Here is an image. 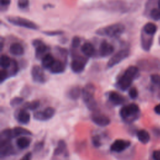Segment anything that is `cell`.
Wrapping results in <instances>:
<instances>
[{"label":"cell","mask_w":160,"mask_h":160,"mask_svg":"<svg viewBox=\"0 0 160 160\" xmlns=\"http://www.w3.org/2000/svg\"><path fill=\"white\" fill-rule=\"evenodd\" d=\"M154 111L156 114L160 115V104L156 105L154 108Z\"/></svg>","instance_id":"cell-43"},{"label":"cell","mask_w":160,"mask_h":160,"mask_svg":"<svg viewBox=\"0 0 160 160\" xmlns=\"http://www.w3.org/2000/svg\"><path fill=\"white\" fill-rule=\"evenodd\" d=\"M137 137L139 141L143 144L148 143L150 139V136L149 133L143 129L140 130L137 132Z\"/></svg>","instance_id":"cell-25"},{"label":"cell","mask_w":160,"mask_h":160,"mask_svg":"<svg viewBox=\"0 0 160 160\" xmlns=\"http://www.w3.org/2000/svg\"><path fill=\"white\" fill-rule=\"evenodd\" d=\"M152 158L154 160H160V151H154L152 153Z\"/></svg>","instance_id":"cell-40"},{"label":"cell","mask_w":160,"mask_h":160,"mask_svg":"<svg viewBox=\"0 0 160 160\" xmlns=\"http://www.w3.org/2000/svg\"><path fill=\"white\" fill-rule=\"evenodd\" d=\"M138 92L137 89L135 88H132L129 89V96L131 99H136L138 97Z\"/></svg>","instance_id":"cell-35"},{"label":"cell","mask_w":160,"mask_h":160,"mask_svg":"<svg viewBox=\"0 0 160 160\" xmlns=\"http://www.w3.org/2000/svg\"><path fill=\"white\" fill-rule=\"evenodd\" d=\"M129 54V50L128 49H124L119 51L117 53H116L114 56L111 57V58L108 61L107 66L109 68H111L113 66L118 64L122 61L128 57Z\"/></svg>","instance_id":"cell-6"},{"label":"cell","mask_w":160,"mask_h":160,"mask_svg":"<svg viewBox=\"0 0 160 160\" xmlns=\"http://www.w3.org/2000/svg\"><path fill=\"white\" fill-rule=\"evenodd\" d=\"M24 99L22 98L21 97H15L14 98H12L11 101H10V105L12 107L18 106L19 104H21L22 102H23Z\"/></svg>","instance_id":"cell-31"},{"label":"cell","mask_w":160,"mask_h":160,"mask_svg":"<svg viewBox=\"0 0 160 160\" xmlns=\"http://www.w3.org/2000/svg\"><path fill=\"white\" fill-rule=\"evenodd\" d=\"M158 8L160 9V0L158 1Z\"/></svg>","instance_id":"cell-45"},{"label":"cell","mask_w":160,"mask_h":160,"mask_svg":"<svg viewBox=\"0 0 160 160\" xmlns=\"http://www.w3.org/2000/svg\"><path fill=\"white\" fill-rule=\"evenodd\" d=\"M9 51L14 56H21L24 54V48L19 43H13L10 46Z\"/></svg>","instance_id":"cell-19"},{"label":"cell","mask_w":160,"mask_h":160,"mask_svg":"<svg viewBox=\"0 0 160 160\" xmlns=\"http://www.w3.org/2000/svg\"><path fill=\"white\" fill-rule=\"evenodd\" d=\"M44 144V141H39V142H36L34 146V151L35 152L40 151L43 148Z\"/></svg>","instance_id":"cell-37"},{"label":"cell","mask_w":160,"mask_h":160,"mask_svg":"<svg viewBox=\"0 0 160 160\" xmlns=\"http://www.w3.org/2000/svg\"><path fill=\"white\" fill-rule=\"evenodd\" d=\"M40 105V102L38 100H34L31 102H28L24 104V108L26 109H29L31 111L36 110L39 108Z\"/></svg>","instance_id":"cell-28"},{"label":"cell","mask_w":160,"mask_h":160,"mask_svg":"<svg viewBox=\"0 0 160 160\" xmlns=\"http://www.w3.org/2000/svg\"><path fill=\"white\" fill-rule=\"evenodd\" d=\"M8 77H9V74H8V71H6V69H2L1 71V72H0L1 82H2L3 81H4Z\"/></svg>","instance_id":"cell-34"},{"label":"cell","mask_w":160,"mask_h":160,"mask_svg":"<svg viewBox=\"0 0 160 160\" xmlns=\"http://www.w3.org/2000/svg\"><path fill=\"white\" fill-rule=\"evenodd\" d=\"M108 98L111 102L116 106L122 104L125 102V98L122 95L115 91L110 92L109 93Z\"/></svg>","instance_id":"cell-17"},{"label":"cell","mask_w":160,"mask_h":160,"mask_svg":"<svg viewBox=\"0 0 160 160\" xmlns=\"http://www.w3.org/2000/svg\"><path fill=\"white\" fill-rule=\"evenodd\" d=\"M151 79L153 83L160 86V76L156 74L151 75Z\"/></svg>","instance_id":"cell-33"},{"label":"cell","mask_w":160,"mask_h":160,"mask_svg":"<svg viewBox=\"0 0 160 160\" xmlns=\"http://www.w3.org/2000/svg\"><path fill=\"white\" fill-rule=\"evenodd\" d=\"M92 142L95 147H99L101 146L100 138L98 136H94L92 138Z\"/></svg>","instance_id":"cell-39"},{"label":"cell","mask_w":160,"mask_h":160,"mask_svg":"<svg viewBox=\"0 0 160 160\" xmlns=\"http://www.w3.org/2000/svg\"><path fill=\"white\" fill-rule=\"evenodd\" d=\"M54 61V57L51 54L48 53L42 58V66L44 68L49 69Z\"/></svg>","instance_id":"cell-23"},{"label":"cell","mask_w":160,"mask_h":160,"mask_svg":"<svg viewBox=\"0 0 160 160\" xmlns=\"http://www.w3.org/2000/svg\"><path fill=\"white\" fill-rule=\"evenodd\" d=\"M31 76L33 81L37 83H44L46 81V77L42 69L38 65L32 66Z\"/></svg>","instance_id":"cell-9"},{"label":"cell","mask_w":160,"mask_h":160,"mask_svg":"<svg viewBox=\"0 0 160 160\" xmlns=\"http://www.w3.org/2000/svg\"><path fill=\"white\" fill-rule=\"evenodd\" d=\"M131 142L129 141L124 139H117L111 144L110 149L112 152H121L129 148Z\"/></svg>","instance_id":"cell-12"},{"label":"cell","mask_w":160,"mask_h":160,"mask_svg":"<svg viewBox=\"0 0 160 160\" xmlns=\"http://www.w3.org/2000/svg\"><path fill=\"white\" fill-rule=\"evenodd\" d=\"M81 94L82 91L81 90L80 88H79L78 86H74L69 90L68 92V96L70 99L72 100H76L79 98Z\"/></svg>","instance_id":"cell-24"},{"label":"cell","mask_w":160,"mask_h":160,"mask_svg":"<svg viewBox=\"0 0 160 160\" xmlns=\"http://www.w3.org/2000/svg\"><path fill=\"white\" fill-rule=\"evenodd\" d=\"M80 42H81V40H80L78 36H75L73 38V39L72 40V46L74 48H77L79 46Z\"/></svg>","instance_id":"cell-38"},{"label":"cell","mask_w":160,"mask_h":160,"mask_svg":"<svg viewBox=\"0 0 160 160\" xmlns=\"http://www.w3.org/2000/svg\"><path fill=\"white\" fill-rule=\"evenodd\" d=\"M0 48H1V50H2V48H3V39H2V38H1V46H0Z\"/></svg>","instance_id":"cell-44"},{"label":"cell","mask_w":160,"mask_h":160,"mask_svg":"<svg viewBox=\"0 0 160 160\" xmlns=\"http://www.w3.org/2000/svg\"><path fill=\"white\" fill-rule=\"evenodd\" d=\"M87 61L82 57H76L71 63V68L75 73L81 72L85 68Z\"/></svg>","instance_id":"cell-10"},{"label":"cell","mask_w":160,"mask_h":160,"mask_svg":"<svg viewBox=\"0 0 160 160\" xmlns=\"http://www.w3.org/2000/svg\"><path fill=\"white\" fill-rule=\"evenodd\" d=\"M139 70L138 68L134 66L128 68L124 74L118 79L116 86L122 91L127 90L132 84L133 79L137 76Z\"/></svg>","instance_id":"cell-1"},{"label":"cell","mask_w":160,"mask_h":160,"mask_svg":"<svg viewBox=\"0 0 160 160\" xmlns=\"http://www.w3.org/2000/svg\"><path fill=\"white\" fill-rule=\"evenodd\" d=\"M55 109L48 107L41 111H36L34 113V118L38 121H44L52 118L55 114Z\"/></svg>","instance_id":"cell-7"},{"label":"cell","mask_w":160,"mask_h":160,"mask_svg":"<svg viewBox=\"0 0 160 160\" xmlns=\"http://www.w3.org/2000/svg\"><path fill=\"white\" fill-rule=\"evenodd\" d=\"M31 142V139L29 138L26 136H22L16 140V145L21 149H26L30 145Z\"/></svg>","instance_id":"cell-21"},{"label":"cell","mask_w":160,"mask_h":160,"mask_svg":"<svg viewBox=\"0 0 160 160\" xmlns=\"http://www.w3.org/2000/svg\"><path fill=\"white\" fill-rule=\"evenodd\" d=\"M11 61L12 59H11L9 58V56H8L7 55H5V54L1 55L0 58V64L1 68L4 69H8L11 66Z\"/></svg>","instance_id":"cell-27"},{"label":"cell","mask_w":160,"mask_h":160,"mask_svg":"<svg viewBox=\"0 0 160 160\" xmlns=\"http://www.w3.org/2000/svg\"><path fill=\"white\" fill-rule=\"evenodd\" d=\"M151 17L156 21L160 20V9L159 8H154L150 12Z\"/></svg>","instance_id":"cell-30"},{"label":"cell","mask_w":160,"mask_h":160,"mask_svg":"<svg viewBox=\"0 0 160 160\" xmlns=\"http://www.w3.org/2000/svg\"><path fill=\"white\" fill-rule=\"evenodd\" d=\"M11 3V0H1V6H7L9 5Z\"/></svg>","instance_id":"cell-42"},{"label":"cell","mask_w":160,"mask_h":160,"mask_svg":"<svg viewBox=\"0 0 160 160\" xmlns=\"http://www.w3.org/2000/svg\"><path fill=\"white\" fill-rule=\"evenodd\" d=\"M32 45L35 48V56L37 59L42 58L44 54L48 50V46L41 40L35 39L32 41Z\"/></svg>","instance_id":"cell-8"},{"label":"cell","mask_w":160,"mask_h":160,"mask_svg":"<svg viewBox=\"0 0 160 160\" xmlns=\"http://www.w3.org/2000/svg\"><path fill=\"white\" fill-rule=\"evenodd\" d=\"M81 51L88 57H92L95 52L94 46L90 42L84 43L81 47Z\"/></svg>","instance_id":"cell-20"},{"label":"cell","mask_w":160,"mask_h":160,"mask_svg":"<svg viewBox=\"0 0 160 160\" xmlns=\"http://www.w3.org/2000/svg\"><path fill=\"white\" fill-rule=\"evenodd\" d=\"M31 158H32L31 152H28L25 155H24L20 159V160H31Z\"/></svg>","instance_id":"cell-41"},{"label":"cell","mask_w":160,"mask_h":160,"mask_svg":"<svg viewBox=\"0 0 160 160\" xmlns=\"http://www.w3.org/2000/svg\"><path fill=\"white\" fill-rule=\"evenodd\" d=\"M124 30L125 27L124 24L121 23H116L97 29L96 31V34L102 36L116 38L119 36Z\"/></svg>","instance_id":"cell-2"},{"label":"cell","mask_w":160,"mask_h":160,"mask_svg":"<svg viewBox=\"0 0 160 160\" xmlns=\"http://www.w3.org/2000/svg\"><path fill=\"white\" fill-rule=\"evenodd\" d=\"M63 31H44L43 33L44 34H46L48 36H58V35H61L63 34Z\"/></svg>","instance_id":"cell-36"},{"label":"cell","mask_w":160,"mask_h":160,"mask_svg":"<svg viewBox=\"0 0 160 160\" xmlns=\"http://www.w3.org/2000/svg\"><path fill=\"white\" fill-rule=\"evenodd\" d=\"M143 30L146 34L149 35H153L157 31V26L154 23L148 22L144 25Z\"/></svg>","instance_id":"cell-26"},{"label":"cell","mask_w":160,"mask_h":160,"mask_svg":"<svg viewBox=\"0 0 160 160\" xmlns=\"http://www.w3.org/2000/svg\"><path fill=\"white\" fill-rule=\"evenodd\" d=\"M0 146V154L1 158L14 154V149L11 144V141H1Z\"/></svg>","instance_id":"cell-11"},{"label":"cell","mask_w":160,"mask_h":160,"mask_svg":"<svg viewBox=\"0 0 160 160\" xmlns=\"http://www.w3.org/2000/svg\"><path fill=\"white\" fill-rule=\"evenodd\" d=\"M114 47L106 41H102L99 46V55L101 57H107L114 52Z\"/></svg>","instance_id":"cell-15"},{"label":"cell","mask_w":160,"mask_h":160,"mask_svg":"<svg viewBox=\"0 0 160 160\" xmlns=\"http://www.w3.org/2000/svg\"><path fill=\"white\" fill-rule=\"evenodd\" d=\"M95 87L91 84H87L82 90V97L86 107L91 111H94L97 108V102L94 99Z\"/></svg>","instance_id":"cell-3"},{"label":"cell","mask_w":160,"mask_h":160,"mask_svg":"<svg viewBox=\"0 0 160 160\" xmlns=\"http://www.w3.org/2000/svg\"><path fill=\"white\" fill-rule=\"evenodd\" d=\"M14 117L17 121L22 124H27L30 121V114L26 109H18L14 113Z\"/></svg>","instance_id":"cell-13"},{"label":"cell","mask_w":160,"mask_h":160,"mask_svg":"<svg viewBox=\"0 0 160 160\" xmlns=\"http://www.w3.org/2000/svg\"><path fill=\"white\" fill-rule=\"evenodd\" d=\"M29 4V0H18V6L19 8L24 9L28 7Z\"/></svg>","instance_id":"cell-32"},{"label":"cell","mask_w":160,"mask_h":160,"mask_svg":"<svg viewBox=\"0 0 160 160\" xmlns=\"http://www.w3.org/2000/svg\"><path fill=\"white\" fill-rule=\"evenodd\" d=\"M91 120L94 123H95L98 126H102V127L108 126V124H109L111 122L110 119L108 116L104 114H96V113L92 115Z\"/></svg>","instance_id":"cell-14"},{"label":"cell","mask_w":160,"mask_h":160,"mask_svg":"<svg viewBox=\"0 0 160 160\" xmlns=\"http://www.w3.org/2000/svg\"><path fill=\"white\" fill-rule=\"evenodd\" d=\"M9 69L8 71L9 76H14L16 74L18 71V65L17 62L14 59H12L11 66H9Z\"/></svg>","instance_id":"cell-29"},{"label":"cell","mask_w":160,"mask_h":160,"mask_svg":"<svg viewBox=\"0 0 160 160\" xmlns=\"http://www.w3.org/2000/svg\"><path fill=\"white\" fill-rule=\"evenodd\" d=\"M139 112L138 106L134 103H131L122 107L119 111V115L124 121L129 122L136 119Z\"/></svg>","instance_id":"cell-4"},{"label":"cell","mask_w":160,"mask_h":160,"mask_svg":"<svg viewBox=\"0 0 160 160\" xmlns=\"http://www.w3.org/2000/svg\"><path fill=\"white\" fill-rule=\"evenodd\" d=\"M7 19L8 22H10L11 24H12L18 26L23 27V28H26L33 29V30H36L39 28L38 26L36 24H35L34 22L21 17L11 16V17H8Z\"/></svg>","instance_id":"cell-5"},{"label":"cell","mask_w":160,"mask_h":160,"mask_svg":"<svg viewBox=\"0 0 160 160\" xmlns=\"http://www.w3.org/2000/svg\"><path fill=\"white\" fill-rule=\"evenodd\" d=\"M49 70L52 74H59L64 71L65 66L61 61L55 60L53 64L49 68Z\"/></svg>","instance_id":"cell-18"},{"label":"cell","mask_w":160,"mask_h":160,"mask_svg":"<svg viewBox=\"0 0 160 160\" xmlns=\"http://www.w3.org/2000/svg\"><path fill=\"white\" fill-rule=\"evenodd\" d=\"M11 138H14L18 136L25 135V136H31L32 132L28 129L24 128L22 127H15L12 129H9Z\"/></svg>","instance_id":"cell-16"},{"label":"cell","mask_w":160,"mask_h":160,"mask_svg":"<svg viewBox=\"0 0 160 160\" xmlns=\"http://www.w3.org/2000/svg\"><path fill=\"white\" fill-rule=\"evenodd\" d=\"M67 147L66 142L63 140H59L58 143L57 147L55 148L53 154L54 156H59L61 154H66Z\"/></svg>","instance_id":"cell-22"}]
</instances>
